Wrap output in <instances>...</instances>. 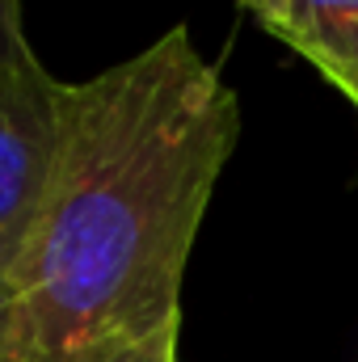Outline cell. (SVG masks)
<instances>
[{
    "mask_svg": "<svg viewBox=\"0 0 358 362\" xmlns=\"http://www.w3.org/2000/svg\"><path fill=\"white\" fill-rule=\"evenodd\" d=\"M236 139L241 101L190 25L68 85L55 177L8 274L21 362H105L178 325Z\"/></svg>",
    "mask_w": 358,
    "mask_h": 362,
    "instance_id": "6da1fadb",
    "label": "cell"
},
{
    "mask_svg": "<svg viewBox=\"0 0 358 362\" xmlns=\"http://www.w3.org/2000/svg\"><path fill=\"white\" fill-rule=\"evenodd\" d=\"M68 81H55L38 55L0 64V274L21 262L59 160Z\"/></svg>",
    "mask_w": 358,
    "mask_h": 362,
    "instance_id": "7a4b0ae2",
    "label": "cell"
},
{
    "mask_svg": "<svg viewBox=\"0 0 358 362\" xmlns=\"http://www.w3.org/2000/svg\"><path fill=\"white\" fill-rule=\"evenodd\" d=\"M245 13L321 76L358 68V0H241Z\"/></svg>",
    "mask_w": 358,
    "mask_h": 362,
    "instance_id": "3957f363",
    "label": "cell"
},
{
    "mask_svg": "<svg viewBox=\"0 0 358 362\" xmlns=\"http://www.w3.org/2000/svg\"><path fill=\"white\" fill-rule=\"evenodd\" d=\"M178 337H181V320L156 329L152 337H144V341L118 350L114 358H105V362H178Z\"/></svg>",
    "mask_w": 358,
    "mask_h": 362,
    "instance_id": "277c9868",
    "label": "cell"
},
{
    "mask_svg": "<svg viewBox=\"0 0 358 362\" xmlns=\"http://www.w3.org/2000/svg\"><path fill=\"white\" fill-rule=\"evenodd\" d=\"M30 38H25V21H21V0H0V64H17L30 59Z\"/></svg>",
    "mask_w": 358,
    "mask_h": 362,
    "instance_id": "5b68a950",
    "label": "cell"
},
{
    "mask_svg": "<svg viewBox=\"0 0 358 362\" xmlns=\"http://www.w3.org/2000/svg\"><path fill=\"white\" fill-rule=\"evenodd\" d=\"M0 362H21V337H17V303L8 274H0Z\"/></svg>",
    "mask_w": 358,
    "mask_h": 362,
    "instance_id": "8992f818",
    "label": "cell"
},
{
    "mask_svg": "<svg viewBox=\"0 0 358 362\" xmlns=\"http://www.w3.org/2000/svg\"><path fill=\"white\" fill-rule=\"evenodd\" d=\"M325 81H329L337 93H346V97L354 101V110H358V68H333V72H325Z\"/></svg>",
    "mask_w": 358,
    "mask_h": 362,
    "instance_id": "52a82bcc",
    "label": "cell"
}]
</instances>
